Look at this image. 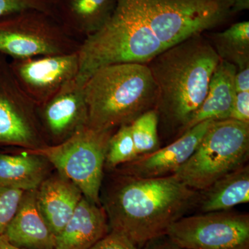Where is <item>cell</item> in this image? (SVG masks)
<instances>
[{
    "instance_id": "6da1fadb",
    "label": "cell",
    "mask_w": 249,
    "mask_h": 249,
    "mask_svg": "<svg viewBox=\"0 0 249 249\" xmlns=\"http://www.w3.org/2000/svg\"><path fill=\"white\" fill-rule=\"evenodd\" d=\"M199 195L174 175L139 178L122 175L106 198L105 211L112 231L143 245L166 235Z\"/></svg>"
},
{
    "instance_id": "7a4b0ae2",
    "label": "cell",
    "mask_w": 249,
    "mask_h": 249,
    "mask_svg": "<svg viewBox=\"0 0 249 249\" xmlns=\"http://www.w3.org/2000/svg\"><path fill=\"white\" fill-rule=\"evenodd\" d=\"M220 58L202 34L168 47L147 64L157 88L155 109L180 131L200 107Z\"/></svg>"
},
{
    "instance_id": "3957f363",
    "label": "cell",
    "mask_w": 249,
    "mask_h": 249,
    "mask_svg": "<svg viewBox=\"0 0 249 249\" xmlns=\"http://www.w3.org/2000/svg\"><path fill=\"white\" fill-rule=\"evenodd\" d=\"M88 125L115 130L155 109L157 88L148 65L120 63L101 67L85 82Z\"/></svg>"
},
{
    "instance_id": "277c9868",
    "label": "cell",
    "mask_w": 249,
    "mask_h": 249,
    "mask_svg": "<svg viewBox=\"0 0 249 249\" xmlns=\"http://www.w3.org/2000/svg\"><path fill=\"white\" fill-rule=\"evenodd\" d=\"M165 49L150 28L143 0H118L109 21L82 42L76 78L85 84L101 67L120 63L147 65Z\"/></svg>"
},
{
    "instance_id": "5b68a950",
    "label": "cell",
    "mask_w": 249,
    "mask_h": 249,
    "mask_svg": "<svg viewBox=\"0 0 249 249\" xmlns=\"http://www.w3.org/2000/svg\"><path fill=\"white\" fill-rule=\"evenodd\" d=\"M249 155V124L214 121L193 155L173 175L186 186L202 191L245 165Z\"/></svg>"
},
{
    "instance_id": "8992f818",
    "label": "cell",
    "mask_w": 249,
    "mask_h": 249,
    "mask_svg": "<svg viewBox=\"0 0 249 249\" xmlns=\"http://www.w3.org/2000/svg\"><path fill=\"white\" fill-rule=\"evenodd\" d=\"M147 20L165 49L224 24L249 0H143Z\"/></svg>"
},
{
    "instance_id": "52a82bcc",
    "label": "cell",
    "mask_w": 249,
    "mask_h": 249,
    "mask_svg": "<svg viewBox=\"0 0 249 249\" xmlns=\"http://www.w3.org/2000/svg\"><path fill=\"white\" fill-rule=\"evenodd\" d=\"M114 132L86 124L61 142L29 152L49 160L60 175L78 187L87 199L100 206L103 167Z\"/></svg>"
},
{
    "instance_id": "ba28073f",
    "label": "cell",
    "mask_w": 249,
    "mask_h": 249,
    "mask_svg": "<svg viewBox=\"0 0 249 249\" xmlns=\"http://www.w3.org/2000/svg\"><path fill=\"white\" fill-rule=\"evenodd\" d=\"M81 44L53 16L39 10L0 20V54L11 60L73 53Z\"/></svg>"
},
{
    "instance_id": "9c48e42d",
    "label": "cell",
    "mask_w": 249,
    "mask_h": 249,
    "mask_svg": "<svg viewBox=\"0 0 249 249\" xmlns=\"http://www.w3.org/2000/svg\"><path fill=\"white\" fill-rule=\"evenodd\" d=\"M165 236L181 249H249V216L222 211L183 217Z\"/></svg>"
},
{
    "instance_id": "30bf717a",
    "label": "cell",
    "mask_w": 249,
    "mask_h": 249,
    "mask_svg": "<svg viewBox=\"0 0 249 249\" xmlns=\"http://www.w3.org/2000/svg\"><path fill=\"white\" fill-rule=\"evenodd\" d=\"M37 106L15 78L9 58L0 54V144L44 146Z\"/></svg>"
},
{
    "instance_id": "8fae6325",
    "label": "cell",
    "mask_w": 249,
    "mask_h": 249,
    "mask_svg": "<svg viewBox=\"0 0 249 249\" xmlns=\"http://www.w3.org/2000/svg\"><path fill=\"white\" fill-rule=\"evenodd\" d=\"M9 61L15 78L37 106L76 79L79 72L78 52Z\"/></svg>"
},
{
    "instance_id": "7c38bea8",
    "label": "cell",
    "mask_w": 249,
    "mask_h": 249,
    "mask_svg": "<svg viewBox=\"0 0 249 249\" xmlns=\"http://www.w3.org/2000/svg\"><path fill=\"white\" fill-rule=\"evenodd\" d=\"M83 86L76 78L37 106V115L45 139L47 137L58 144L88 124Z\"/></svg>"
},
{
    "instance_id": "4fadbf2b",
    "label": "cell",
    "mask_w": 249,
    "mask_h": 249,
    "mask_svg": "<svg viewBox=\"0 0 249 249\" xmlns=\"http://www.w3.org/2000/svg\"><path fill=\"white\" fill-rule=\"evenodd\" d=\"M213 121H206L196 124L163 148L138 156L124 164L121 174L139 178H161L173 175L189 160Z\"/></svg>"
},
{
    "instance_id": "5bb4252c",
    "label": "cell",
    "mask_w": 249,
    "mask_h": 249,
    "mask_svg": "<svg viewBox=\"0 0 249 249\" xmlns=\"http://www.w3.org/2000/svg\"><path fill=\"white\" fill-rule=\"evenodd\" d=\"M118 0H54L53 16L83 42L99 31L115 11Z\"/></svg>"
},
{
    "instance_id": "9a60e30c",
    "label": "cell",
    "mask_w": 249,
    "mask_h": 249,
    "mask_svg": "<svg viewBox=\"0 0 249 249\" xmlns=\"http://www.w3.org/2000/svg\"><path fill=\"white\" fill-rule=\"evenodd\" d=\"M2 236L19 248L55 249V236L37 206L36 190L24 192L17 213Z\"/></svg>"
},
{
    "instance_id": "2e32d148",
    "label": "cell",
    "mask_w": 249,
    "mask_h": 249,
    "mask_svg": "<svg viewBox=\"0 0 249 249\" xmlns=\"http://www.w3.org/2000/svg\"><path fill=\"white\" fill-rule=\"evenodd\" d=\"M83 196L78 186L60 174L44 180L36 189L37 206L55 237L71 217Z\"/></svg>"
},
{
    "instance_id": "e0dca14e",
    "label": "cell",
    "mask_w": 249,
    "mask_h": 249,
    "mask_svg": "<svg viewBox=\"0 0 249 249\" xmlns=\"http://www.w3.org/2000/svg\"><path fill=\"white\" fill-rule=\"evenodd\" d=\"M104 209L83 196L62 231L55 249H89L108 233Z\"/></svg>"
},
{
    "instance_id": "ac0fdd59",
    "label": "cell",
    "mask_w": 249,
    "mask_h": 249,
    "mask_svg": "<svg viewBox=\"0 0 249 249\" xmlns=\"http://www.w3.org/2000/svg\"><path fill=\"white\" fill-rule=\"evenodd\" d=\"M237 71L235 65L220 60L211 76L206 98L180 131L181 134L204 121L229 119L236 94L234 80Z\"/></svg>"
},
{
    "instance_id": "d6986e66",
    "label": "cell",
    "mask_w": 249,
    "mask_h": 249,
    "mask_svg": "<svg viewBox=\"0 0 249 249\" xmlns=\"http://www.w3.org/2000/svg\"><path fill=\"white\" fill-rule=\"evenodd\" d=\"M199 196L203 213L227 211L249 201V167L245 165L217 180Z\"/></svg>"
},
{
    "instance_id": "ffe728a7",
    "label": "cell",
    "mask_w": 249,
    "mask_h": 249,
    "mask_svg": "<svg viewBox=\"0 0 249 249\" xmlns=\"http://www.w3.org/2000/svg\"><path fill=\"white\" fill-rule=\"evenodd\" d=\"M45 163L36 154H0V185L22 191L37 189L45 179Z\"/></svg>"
},
{
    "instance_id": "44dd1931",
    "label": "cell",
    "mask_w": 249,
    "mask_h": 249,
    "mask_svg": "<svg viewBox=\"0 0 249 249\" xmlns=\"http://www.w3.org/2000/svg\"><path fill=\"white\" fill-rule=\"evenodd\" d=\"M210 42L220 60L229 62L237 70L249 67V22L234 23L231 27L210 35Z\"/></svg>"
},
{
    "instance_id": "7402d4cb",
    "label": "cell",
    "mask_w": 249,
    "mask_h": 249,
    "mask_svg": "<svg viewBox=\"0 0 249 249\" xmlns=\"http://www.w3.org/2000/svg\"><path fill=\"white\" fill-rule=\"evenodd\" d=\"M158 112L155 109L143 113L130 124L137 155L151 153L160 149Z\"/></svg>"
},
{
    "instance_id": "603a6c76",
    "label": "cell",
    "mask_w": 249,
    "mask_h": 249,
    "mask_svg": "<svg viewBox=\"0 0 249 249\" xmlns=\"http://www.w3.org/2000/svg\"><path fill=\"white\" fill-rule=\"evenodd\" d=\"M137 157L130 124L121 125L109 139L106 163L111 168H115L118 165L132 161Z\"/></svg>"
},
{
    "instance_id": "cb8c5ba5",
    "label": "cell",
    "mask_w": 249,
    "mask_h": 249,
    "mask_svg": "<svg viewBox=\"0 0 249 249\" xmlns=\"http://www.w3.org/2000/svg\"><path fill=\"white\" fill-rule=\"evenodd\" d=\"M24 193L22 190L0 185V237L16 215Z\"/></svg>"
},
{
    "instance_id": "d4e9b609",
    "label": "cell",
    "mask_w": 249,
    "mask_h": 249,
    "mask_svg": "<svg viewBox=\"0 0 249 249\" xmlns=\"http://www.w3.org/2000/svg\"><path fill=\"white\" fill-rule=\"evenodd\" d=\"M54 0H0V20L26 10L36 9L53 16Z\"/></svg>"
},
{
    "instance_id": "484cf974",
    "label": "cell",
    "mask_w": 249,
    "mask_h": 249,
    "mask_svg": "<svg viewBox=\"0 0 249 249\" xmlns=\"http://www.w3.org/2000/svg\"><path fill=\"white\" fill-rule=\"evenodd\" d=\"M89 249H137V247L124 234L111 231Z\"/></svg>"
},
{
    "instance_id": "4316f807",
    "label": "cell",
    "mask_w": 249,
    "mask_h": 249,
    "mask_svg": "<svg viewBox=\"0 0 249 249\" xmlns=\"http://www.w3.org/2000/svg\"><path fill=\"white\" fill-rule=\"evenodd\" d=\"M229 119L249 124V91L236 93Z\"/></svg>"
},
{
    "instance_id": "83f0119b",
    "label": "cell",
    "mask_w": 249,
    "mask_h": 249,
    "mask_svg": "<svg viewBox=\"0 0 249 249\" xmlns=\"http://www.w3.org/2000/svg\"><path fill=\"white\" fill-rule=\"evenodd\" d=\"M234 85L236 93L249 91V67L243 70H237Z\"/></svg>"
},
{
    "instance_id": "f1b7e54d",
    "label": "cell",
    "mask_w": 249,
    "mask_h": 249,
    "mask_svg": "<svg viewBox=\"0 0 249 249\" xmlns=\"http://www.w3.org/2000/svg\"><path fill=\"white\" fill-rule=\"evenodd\" d=\"M162 237L147 242L149 245L145 249H181L174 244L169 238L162 239Z\"/></svg>"
},
{
    "instance_id": "f546056e",
    "label": "cell",
    "mask_w": 249,
    "mask_h": 249,
    "mask_svg": "<svg viewBox=\"0 0 249 249\" xmlns=\"http://www.w3.org/2000/svg\"><path fill=\"white\" fill-rule=\"evenodd\" d=\"M0 249H24L19 248V247H15V246L10 244L3 236L0 237Z\"/></svg>"
}]
</instances>
